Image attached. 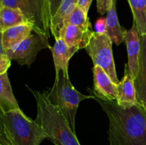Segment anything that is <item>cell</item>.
Segmentation results:
<instances>
[{
    "label": "cell",
    "instance_id": "obj_1",
    "mask_svg": "<svg viewBox=\"0 0 146 145\" xmlns=\"http://www.w3.org/2000/svg\"><path fill=\"white\" fill-rule=\"evenodd\" d=\"M95 96V95H94ZM109 119L110 145H146V109L137 102L123 108L117 101L95 96Z\"/></svg>",
    "mask_w": 146,
    "mask_h": 145
},
{
    "label": "cell",
    "instance_id": "obj_2",
    "mask_svg": "<svg viewBox=\"0 0 146 145\" xmlns=\"http://www.w3.org/2000/svg\"><path fill=\"white\" fill-rule=\"evenodd\" d=\"M45 139L48 136L44 129L20 109L0 110L1 145H40Z\"/></svg>",
    "mask_w": 146,
    "mask_h": 145
},
{
    "label": "cell",
    "instance_id": "obj_3",
    "mask_svg": "<svg viewBox=\"0 0 146 145\" xmlns=\"http://www.w3.org/2000/svg\"><path fill=\"white\" fill-rule=\"evenodd\" d=\"M27 87L36 101V121L46 132L48 139L55 145H81L64 115L48 100V92H38Z\"/></svg>",
    "mask_w": 146,
    "mask_h": 145
},
{
    "label": "cell",
    "instance_id": "obj_4",
    "mask_svg": "<svg viewBox=\"0 0 146 145\" xmlns=\"http://www.w3.org/2000/svg\"><path fill=\"white\" fill-rule=\"evenodd\" d=\"M47 98L54 106L58 108L75 132V119L78 105L86 99H94L93 95H85L73 86L68 73L60 71L56 76L54 86L48 92Z\"/></svg>",
    "mask_w": 146,
    "mask_h": 145
},
{
    "label": "cell",
    "instance_id": "obj_5",
    "mask_svg": "<svg viewBox=\"0 0 146 145\" xmlns=\"http://www.w3.org/2000/svg\"><path fill=\"white\" fill-rule=\"evenodd\" d=\"M0 7L19 9L34 31L50 37L51 14L47 0H1Z\"/></svg>",
    "mask_w": 146,
    "mask_h": 145
},
{
    "label": "cell",
    "instance_id": "obj_6",
    "mask_svg": "<svg viewBox=\"0 0 146 145\" xmlns=\"http://www.w3.org/2000/svg\"><path fill=\"white\" fill-rule=\"evenodd\" d=\"M112 44L111 39L106 33L92 31L89 44L85 49L92 59L94 65L101 67L109 75L113 82L118 85L120 81L115 71Z\"/></svg>",
    "mask_w": 146,
    "mask_h": 145
},
{
    "label": "cell",
    "instance_id": "obj_7",
    "mask_svg": "<svg viewBox=\"0 0 146 145\" xmlns=\"http://www.w3.org/2000/svg\"><path fill=\"white\" fill-rule=\"evenodd\" d=\"M48 38L47 36L33 31L29 36L4 53L11 61H17L20 65L30 66L41 50L51 49L52 47L50 45Z\"/></svg>",
    "mask_w": 146,
    "mask_h": 145
},
{
    "label": "cell",
    "instance_id": "obj_8",
    "mask_svg": "<svg viewBox=\"0 0 146 145\" xmlns=\"http://www.w3.org/2000/svg\"><path fill=\"white\" fill-rule=\"evenodd\" d=\"M94 90L88 91L91 95L111 101H117L118 90L117 85L114 83L101 67L94 65L93 68Z\"/></svg>",
    "mask_w": 146,
    "mask_h": 145
},
{
    "label": "cell",
    "instance_id": "obj_9",
    "mask_svg": "<svg viewBox=\"0 0 146 145\" xmlns=\"http://www.w3.org/2000/svg\"><path fill=\"white\" fill-rule=\"evenodd\" d=\"M124 41L126 44L128 51V70L132 78L135 79L138 72L141 53V36L135 22L132 28L127 31Z\"/></svg>",
    "mask_w": 146,
    "mask_h": 145
},
{
    "label": "cell",
    "instance_id": "obj_10",
    "mask_svg": "<svg viewBox=\"0 0 146 145\" xmlns=\"http://www.w3.org/2000/svg\"><path fill=\"white\" fill-rule=\"evenodd\" d=\"M33 31L32 26L29 24L16 26L3 31L1 32V53H4L7 51L19 44L29 36Z\"/></svg>",
    "mask_w": 146,
    "mask_h": 145
},
{
    "label": "cell",
    "instance_id": "obj_11",
    "mask_svg": "<svg viewBox=\"0 0 146 145\" xmlns=\"http://www.w3.org/2000/svg\"><path fill=\"white\" fill-rule=\"evenodd\" d=\"M137 100L143 107L146 106V35L141 36V53L136 77L134 79Z\"/></svg>",
    "mask_w": 146,
    "mask_h": 145
},
{
    "label": "cell",
    "instance_id": "obj_12",
    "mask_svg": "<svg viewBox=\"0 0 146 145\" xmlns=\"http://www.w3.org/2000/svg\"><path fill=\"white\" fill-rule=\"evenodd\" d=\"M78 50L79 48L76 47H69L67 45L61 38L56 40L54 45L51 49L55 65L56 76L58 75L60 71L68 73L69 60Z\"/></svg>",
    "mask_w": 146,
    "mask_h": 145
},
{
    "label": "cell",
    "instance_id": "obj_13",
    "mask_svg": "<svg viewBox=\"0 0 146 145\" xmlns=\"http://www.w3.org/2000/svg\"><path fill=\"white\" fill-rule=\"evenodd\" d=\"M118 105L123 108L130 107L138 102L134 79L131 76L128 65L125 67V74L122 80L117 85Z\"/></svg>",
    "mask_w": 146,
    "mask_h": 145
},
{
    "label": "cell",
    "instance_id": "obj_14",
    "mask_svg": "<svg viewBox=\"0 0 146 145\" xmlns=\"http://www.w3.org/2000/svg\"><path fill=\"white\" fill-rule=\"evenodd\" d=\"M91 33V30H84L72 24H65L61 30L60 38L69 47H76L80 50L86 48Z\"/></svg>",
    "mask_w": 146,
    "mask_h": 145
},
{
    "label": "cell",
    "instance_id": "obj_15",
    "mask_svg": "<svg viewBox=\"0 0 146 145\" xmlns=\"http://www.w3.org/2000/svg\"><path fill=\"white\" fill-rule=\"evenodd\" d=\"M116 0H113L111 9L107 13L106 20V34L110 37L113 43L118 45L125 40L127 30L121 26L116 13Z\"/></svg>",
    "mask_w": 146,
    "mask_h": 145
},
{
    "label": "cell",
    "instance_id": "obj_16",
    "mask_svg": "<svg viewBox=\"0 0 146 145\" xmlns=\"http://www.w3.org/2000/svg\"><path fill=\"white\" fill-rule=\"evenodd\" d=\"M78 0H62L59 8L51 20V33L55 39L61 37V32L64 21L73 10L78 5Z\"/></svg>",
    "mask_w": 146,
    "mask_h": 145
},
{
    "label": "cell",
    "instance_id": "obj_17",
    "mask_svg": "<svg viewBox=\"0 0 146 145\" xmlns=\"http://www.w3.org/2000/svg\"><path fill=\"white\" fill-rule=\"evenodd\" d=\"M20 109L12 92L7 72L0 75V110L4 112Z\"/></svg>",
    "mask_w": 146,
    "mask_h": 145
},
{
    "label": "cell",
    "instance_id": "obj_18",
    "mask_svg": "<svg viewBox=\"0 0 146 145\" xmlns=\"http://www.w3.org/2000/svg\"><path fill=\"white\" fill-rule=\"evenodd\" d=\"M26 24L29 23L19 9L9 7H0L1 32L11 27Z\"/></svg>",
    "mask_w": 146,
    "mask_h": 145
},
{
    "label": "cell",
    "instance_id": "obj_19",
    "mask_svg": "<svg viewBox=\"0 0 146 145\" xmlns=\"http://www.w3.org/2000/svg\"><path fill=\"white\" fill-rule=\"evenodd\" d=\"M140 36L146 35V0H128Z\"/></svg>",
    "mask_w": 146,
    "mask_h": 145
},
{
    "label": "cell",
    "instance_id": "obj_20",
    "mask_svg": "<svg viewBox=\"0 0 146 145\" xmlns=\"http://www.w3.org/2000/svg\"><path fill=\"white\" fill-rule=\"evenodd\" d=\"M65 24H72L84 30H90L91 26L87 14L78 5L66 18L64 25Z\"/></svg>",
    "mask_w": 146,
    "mask_h": 145
},
{
    "label": "cell",
    "instance_id": "obj_21",
    "mask_svg": "<svg viewBox=\"0 0 146 145\" xmlns=\"http://www.w3.org/2000/svg\"><path fill=\"white\" fill-rule=\"evenodd\" d=\"M98 11L101 15L108 13L112 5L113 0H96Z\"/></svg>",
    "mask_w": 146,
    "mask_h": 145
},
{
    "label": "cell",
    "instance_id": "obj_22",
    "mask_svg": "<svg viewBox=\"0 0 146 145\" xmlns=\"http://www.w3.org/2000/svg\"><path fill=\"white\" fill-rule=\"evenodd\" d=\"M11 61L5 53L0 54V75L7 72L11 66Z\"/></svg>",
    "mask_w": 146,
    "mask_h": 145
},
{
    "label": "cell",
    "instance_id": "obj_23",
    "mask_svg": "<svg viewBox=\"0 0 146 145\" xmlns=\"http://www.w3.org/2000/svg\"><path fill=\"white\" fill-rule=\"evenodd\" d=\"M47 1H48V4H49L51 17H52L55 15L58 9L59 8L62 0H47Z\"/></svg>",
    "mask_w": 146,
    "mask_h": 145
},
{
    "label": "cell",
    "instance_id": "obj_24",
    "mask_svg": "<svg viewBox=\"0 0 146 145\" xmlns=\"http://www.w3.org/2000/svg\"><path fill=\"white\" fill-rule=\"evenodd\" d=\"M93 0H78V6H79L87 14H88V10H89L91 4Z\"/></svg>",
    "mask_w": 146,
    "mask_h": 145
},
{
    "label": "cell",
    "instance_id": "obj_25",
    "mask_svg": "<svg viewBox=\"0 0 146 145\" xmlns=\"http://www.w3.org/2000/svg\"><path fill=\"white\" fill-rule=\"evenodd\" d=\"M106 18H100L96 24L97 32L105 33L106 32Z\"/></svg>",
    "mask_w": 146,
    "mask_h": 145
},
{
    "label": "cell",
    "instance_id": "obj_26",
    "mask_svg": "<svg viewBox=\"0 0 146 145\" xmlns=\"http://www.w3.org/2000/svg\"><path fill=\"white\" fill-rule=\"evenodd\" d=\"M144 108H145V109H146V106H145V107H144Z\"/></svg>",
    "mask_w": 146,
    "mask_h": 145
}]
</instances>
